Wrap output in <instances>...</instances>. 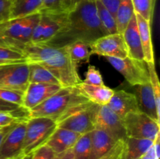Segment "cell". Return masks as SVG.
<instances>
[{"label":"cell","mask_w":160,"mask_h":159,"mask_svg":"<svg viewBox=\"0 0 160 159\" xmlns=\"http://www.w3.org/2000/svg\"><path fill=\"white\" fill-rule=\"evenodd\" d=\"M105 36L102 31L95 0H85L67 12L65 26L59 34L47 44L63 47L75 41L92 44Z\"/></svg>","instance_id":"1"},{"label":"cell","mask_w":160,"mask_h":159,"mask_svg":"<svg viewBox=\"0 0 160 159\" xmlns=\"http://www.w3.org/2000/svg\"><path fill=\"white\" fill-rule=\"evenodd\" d=\"M28 62H34L48 70L62 87H76L81 82L77 64L71 60L66 46L47 43H29L22 50Z\"/></svg>","instance_id":"2"},{"label":"cell","mask_w":160,"mask_h":159,"mask_svg":"<svg viewBox=\"0 0 160 159\" xmlns=\"http://www.w3.org/2000/svg\"><path fill=\"white\" fill-rule=\"evenodd\" d=\"M88 101L76 87H62L42 104L28 111V118L45 117L56 122L72 108Z\"/></svg>","instance_id":"3"},{"label":"cell","mask_w":160,"mask_h":159,"mask_svg":"<svg viewBox=\"0 0 160 159\" xmlns=\"http://www.w3.org/2000/svg\"><path fill=\"white\" fill-rule=\"evenodd\" d=\"M41 14H32L22 18L10 19L0 23V46L21 51L31 43L34 27Z\"/></svg>","instance_id":"4"},{"label":"cell","mask_w":160,"mask_h":159,"mask_svg":"<svg viewBox=\"0 0 160 159\" xmlns=\"http://www.w3.org/2000/svg\"><path fill=\"white\" fill-rule=\"evenodd\" d=\"M100 105L91 101L72 108L58 121L57 127L69 129L80 134L92 132L95 126Z\"/></svg>","instance_id":"5"},{"label":"cell","mask_w":160,"mask_h":159,"mask_svg":"<svg viewBox=\"0 0 160 159\" xmlns=\"http://www.w3.org/2000/svg\"><path fill=\"white\" fill-rule=\"evenodd\" d=\"M57 128L55 120L45 117H31L27 119L23 154H29L45 144Z\"/></svg>","instance_id":"6"},{"label":"cell","mask_w":160,"mask_h":159,"mask_svg":"<svg viewBox=\"0 0 160 159\" xmlns=\"http://www.w3.org/2000/svg\"><path fill=\"white\" fill-rule=\"evenodd\" d=\"M127 137L148 139L154 141L159 135V123L141 111L128 113L123 118Z\"/></svg>","instance_id":"7"},{"label":"cell","mask_w":160,"mask_h":159,"mask_svg":"<svg viewBox=\"0 0 160 159\" xmlns=\"http://www.w3.org/2000/svg\"><path fill=\"white\" fill-rule=\"evenodd\" d=\"M106 59L133 87L150 82L149 72L145 61L138 60L129 56L123 59L112 57H106Z\"/></svg>","instance_id":"8"},{"label":"cell","mask_w":160,"mask_h":159,"mask_svg":"<svg viewBox=\"0 0 160 159\" xmlns=\"http://www.w3.org/2000/svg\"><path fill=\"white\" fill-rule=\"evenodd\" d=\"M38 23L34 27L31 43H48L62 29L67 12H41Z\"/></svg>","instance_id":"9"},{"label":"cell","mask_w":160,"mask_h":159,"mask_svg":"<svg viewBox=\"0 0 160 159\" xmlns=\"http://www.w3.org/2000/svg\"><path fill=\"white\" fill-rule=\"evenodd\" d=\"M28 62L0 65V89L24 92L29 84Z\"/></svg>","instance_id":"10"},{"label":"cell","mask_w":160,"mask_h":159,"mask_svg":"<svg viewBox=\"0 0 160 159\" xmlns=\"http://www.w3.org/2000/svg\"><path fill=\"white\" fill-rule=\"evenodd\" d=\"M91 54L104 57L123 59L128 56V51L122 34L116 33L102 36L90 45Z\"/></svg>","instance_id":"11"},{"label":"cell","mask_w":160,"mask_h":159,"mask_svg":"<svg viewBox=\"0 0 160 159\" xmlns=\"http://www.w3.org/2000/svg\"><path fill=\"white\" fill-rule=\"evenodd\" d=\"M26 123L27 119L18 122L6 134L0 145V159H16L23 155Z\"/></svg>","instance_id":"12"},{"label":"cell","mask_w":160,"mask_h":159,"mask_svg":"<svg viewBox=\"0 0 160 159\" xmlns=\"http://www.w3.org/2000/svg\"><path fill=\"white\" fill-rule=\"evenodd\" d=\"M95 129L104 131L116 141L125 140L127 137L123 119L107 105L100 106Z\"/></svg>","instance_id":"13"},{"label":"cell","mask_w":160,"mask_h":159,"mask_svg":"<svg viewBox=\"0 0 160 159\" xmlns=\"http://www.w3.org/2000/svg\"><path fill=\"white\" fill-rule=\"evenodd\" d=\"M62 87L48 84H29L23 93L22 107L29 111L56 94Z\"/></svg>","instance_id":"14"},{"label":"cell","mask_w":160,"mask_h":159,"mask_svg":"<svg viewBox=\"0 0 160 159\" xmlns=\"http://www.w3.org/2000/svg\"><path fill=\"white\" fill-rule=\"evenodd\" d=\"M134 88L139 111L160 123V110L156 106L150 82L134 86Z\"/></svg>","instance_id":"15"},{"label":"cell","mask_w":160,"mask_h":159,"mask_svg":"<svg viewBox=\"0 0 160 159\" xmlns=\"http://www.w3.org/2000/svg\"><path fill=\"white\" fill-rule=\"evenodd\" d=\"M106 105L123 119L128 113L139 111L134 94L126 90H114L112 98Z\"/></svg>","instance_id":"16"},{"label":"cell","mask_w":160,"mask_h":159,"mask_svg":"<svg viewBox=\"0 0 160 159\" xmlns=\"http://www.w3.org/2000/svg\"><path fill=\"white\" fill-rule=\"evenodd\" d=\"M81 134L69 129L57 127L45 144L48 145L56 154H61L71 149Z\"/></svg>","instance_id":"17"},{"label":"cell","mask_w":160,"mask_h":159,"mask_svg":"<svg viewBox=\"0 0 160 159\" xmlns=\"http://www.w3.org/2000/svg\"><path fill=\"white\" fill-rule=\"evenodd\" d=\"M122 34L128 48V56L138 60L145 61L135 12Z\"/></svg>","instance_id":"18"},{"label":"cell","mask_w":160,"mask_h":159,"mask_svg":"<svg viewBox=\"0 0 160 159\" xmlns=\"http://www.w3.org/2000/svg\"><path fill=\"white\" fill-rule=\"evenodd\" d=\"M80 93L89 101L100 106L106 105L112 98L114 90L106 85L96 86L81 81L76 86Z\"/></svg>","instance_id":"19"},{"label":"cell","mask_w":160,"mask_h":159,"mask_svg":"<svg viewBox=\"0 0 160 159\" xmlns=\"http://www.w3.org/2000/svg\"><path fill=\"white\" fill-rule=\"evenodd\" d=\"M92 137V154L90 159H99L107 154L117 141L104 131L94 129L91 132Z\"/></svg>","instance_id":"20"},{"label":"cell","mask_w":160,"mask_h":159,"mask_svg":"<svg viewBox=\"0 0 160 159\" xmlns=\"http://www.w3.org/2000/svg\"><path fill=\"white\" fill-rule=\"evenodd\" d=\"M138 26L141 43L144 53V59L145 62H155L154 50L151 34V23L144 19L142 16L135 13Z\"/></svg>","instance_id":"21"},{"label":"cell","mask_w":160,"mask_h":159,"mask_svg":"<svg viewBox=\"0 0 160 159\" xmlns=\"http://www.w3.org/2000/svg\"><path fill=\"white\" fill-rule=\"evenodd\" d=\"M42 6V0H11L9 20L40 12Z\"/></svg>","instance_id":"22"},{"label":"cell","mask_w":160,"mask_h":159,"mask_svg":"<svg viewBox=\"0 0 160 159\" xmlns=\"http://www.w3.org/2000/svg\"><path fill=\"white\" fill-rule=\"evenodd\" d=\"M124 159H139L145 155L152 147L153 141L148 139L125 138Z\"/></svg>","instance_id":"23"},{"label":"cell","mask_w":160,"mask_h":159,"mask_svg":"<svg viewBox=\"0 0 160 159\" xmlns=\"http://www.w3.org/2000/svg\"><path fill=\"white\" fill-rule=\"evenodd\" d=\"M28 65L29 84H48L61 86L59 81L45 67L34 62H28Z\"/></svg>","instance_id":"24"},{"label":"cell","mask_w":160,"mask_h":159,"mask_svg":"<svg viewBox=\"0 0 160 159\" xmlns=\"http://www.w3.org/2000/svg\"><path fill=\"white\" fill-rule=\"evenodd\" d=\"M134 14L131 0H120L115 14L117 32L123 34Z\"/></svg>","instance_id":"25"},{"label":"cell","mask_w":160,"mask_h":159,"mask_svg":"<svg viewBox=\"0 0 160 159\" xmlns=\"http://www.w3.org/2000/svg\"><path fill=\"white\" fill-rule=\"evenodd\" d=\"M71 60L78 65L81 62H88L91 56L90 44L82 41H75L66 45Z\"/></svg>","instance_id":"26"},{"label":"cell","mask_w":160,"mask_h":159,"mask_svg":"<svg viewBox=\"0 0 160 159\" xmlns=\"http://www.w3.org/2000/svg\"><path fill=\"white\" fill-rule=\"evenodd\" d=\"M95 4L100 24L105 35L118 33L114 16L98 0H95Z\"/></svg>","instance_id":"27"},{"label":"cell","mask_w":160,"mask_h":159,"mask_svg":"<svg viewBox=\"0 0 160 159\" xmlns=\"http://www.w3.org/2000/svg\"><path fill=\"white\" fill-rule=\"evenodd\" d=\"M74 159H90L92 154L91 132L82 134L72 147Z\"/></svg>","instance_id":"28"},{"label":"cell","mask_w":160,"mask_h":159,"mask_svg":"<svg viewBox=\"0 0 160 159\" xmlns=\"http://www.w3.org/2000/svg\"><path fill=\"white\" fill-rule=\"evenodd\" d=\"M22 62H27V60L21 51L0 46V65Z\"/></svg>","instance_id":"29"},{"label":"cell","mask_w":160,"mask_h":159,"mask_svg":"<svg viewBox=\"0 0 160 159\" xmlns=\"http://www.w3.org/2000/svg\"><path fill=\"white\" fill-rule=\"evenodd\" d=\"M156 0H131L134 12L142 16L151 23L153 15V7Z\"/></svg>","instance_id":"30"},{"label":"cell","mask_w":160,"mask_h":159,"mask_svg":"<svg viewBox=\"0 0 160 159\" xmlns=\"http://www.w3.org/2000/svg\"><path fill=\"white\" fill-rule=\"evenodd\" d=\"M149 72L150 84L152 89L153 94L156 100V106L160 110V84L157 72H156L155 62H146Z\"/></svg>","instance_id":"31"},{"label":"cell","mask_w":160,"mask_h":159,"mask_svg":"<svg viewBox=\"0 0 160 159\" xmlns=\"http://www.w3.org/2000/svg\"><path fill=\"white\" fill-rule=\"evenodd\" d=\"M0 112L2 113H8L12 114L18 118L22 119H28V117L27 115H23V113L28 114V111L23 108L21 106L18 104H12V103L7 102L6 101H3L0 98Z\"/></svg>","instance_id":"32"},{"label":"cell","mask_w":160,"mask_h":159,"mask_svg":"<svg viewBox=\"0 0 160 159\" xmlns=\"http://www.w3.org/2000/svg\"><path fill=\"white\" fill-rule=\"evenodd\" d=\"M23 93L24 92L19 91V90L0 89V98L3 101L12 103V104H18V105L22 107Z\"/></svg>","instance_id":"33"},{"label":"cell","mask_w":160,"mask_h":159,"mask_svg":"<svg viewBox=\"0 0 160 159\" xmlns=\"http://www.w3.org/2000/svg\"><path fill=\"white\" fill-rule=\"evenodd\" d=\"M83 82L88 84H92V85H105L101 73L95 65H89L85 73V79Z\"/></svg>","instance_id":"34"},{"label":"cell","mask_w":160,"mask_h":159,"mask_svg":"<svg viewBox=\"0 0 160 159\" xmlns=\"http://www.w3.org/2000/svg\"><path fill=\"white\" fill-rule=\"evenodd\" d=\"M125 157V140L117 141L115 146L104 156L99 159H124Z\"/></svg>","instance_id":"35"},{"label":"cell","mask_w":160,"mask_h":159,"mask_svg":"<svg viewBox=\"0 0 160 159\" xmlns=\"http://www.w3.org/2000/svg\"><path fill=\"white\" fill-rule=\"evenodd\" d=\"M56 154L46 144L39 147L31 153V159H54Z\"/></svg>","instance_id":"36"},{"label":"cell","mask_w":160,"mask_h":159,"mask_svg":"<svg viewBox=\"0 0 160 159\" xmlns=\"http://www.w3.org/2000/svg\"><path fill=\"white\" fill-rule=\"evenodd\" d=\"M62 0H42V6L40 12H62L61 4Z\"/></svg>","instance_id":"37"},{"label":"cell","mask_w":160,"mask_h":159,"mask_svg":"<svg viewBox=\"0 0 160 159\" xmlns=\"http://www.w3.org/2000/svg\"><path fill=\"white\" fill-rule=\"evenodd\" d=\"M11 0H0V23L9 20Z\"/></svg>","instance_id":"38"},{"label":"cell","mask_w":160,"mask_h":159,"mask_svg":"<svg viewBox=\"0 0 160 159\" xmlns=\"http://www.w3.org/2000/svg\"><path fill=\"white\" fill-rule=\"evenodd\" d=\"M22 118H18V117L15 116V115H12V114L8 113H2L0 112V129L2 128L6 127V126H9L11 124L17 123V122L21 121Z\"/></svg>","instance_id":"39"},{"label":"cell","mask_w":160,"mask_h":159,"mask_svg":"<svg viewBox=\"0 0 160 159\" xmlns=\"http://www.w3.org/2000/svg\"><path fill=\"white\" fill-rule=\"evenodd\" d=\"M115 17L116 12L120 0H98Z\"/></svg>","instance_id":"40"},{"label":"cell","mask_w":160,"mask_h":159,"mask_svg":"<svg viewBox=\"0 0 160 159\" xmlns=\"http://www.w3.org/2000/svg\"><path fill=\"white\" fill-rule=\"evenodd\" d=\"M85 0H62L61 4V10L64 12H68L73 9L77 5Z\"/></svg>","instance_id":"41"},{"label":"cell","mask_w":160,"mask_h":159,"mask_svg":"<svg viewBox=\"0 0 160 159\" xmlns=\"http://www.w3.org/2000/svg\"><path fill=\"white\" fill-rule=\"evenodd\" d=\"M21 121H22V120H21ZM19 122H20V121H19ZM17 123H18V122H17V123H13V124H11V125H9V126H6V127L2 128V129H0V145H1L3 139H4L5 137L6 136V134H7L8 132L10 131V129H12V128L13 127V126H15V125L17 124Z\"/></svg>","instance_id":"42"},{"label":"cell","mask_w":160,"mask_h":159,"mask_svg":"<svg viewBox=\"0 0 160 159\" xmlns=\"http://www.w3.org/2000/svg\"><path fill=\"white\" fill-rule=\"evenodd\" d=\"M60 159H74L72 148L71 149L68 150V151H65V152L62 153V154H61Z\"/></svg>","instance_id":"43"},{"label":"cell","mask_w":160,"mask_h":159,"mask_svg":"<svg viewBox=\"0 0 160 159\" xmlns=\"http://www.w3.org/2000/svg\"><path fill=\"white\" fill-rule=\"evenodd\" d=\"M31 153L29 154H23L20 159H31Z\"/></svg>","instance_id":"44"},{"label":"cell","mask_w":160,"mask_h":159,"mask_svg":"<svg viewBox=\"0 0 160 159\" xmlns=\"http://www.w3.org/2000/svg\"><path fill=\"white\" fill-rule=\"evenodd\" d=\"M54 159H60V154H56V157H54Z\"/></svg>","instance_id":"45"},{"label":"cell","mask_w":160,"mask_h":159,"mask_svg":"<svg viewBox=\"0 0 160 159\" xmlns=\"http://www.w3.org/2000/svg\"><path fill=\"white\" fill-rule=\"evenodd\" d=\"M22 156H23V155H22ZM22 156H20V157H17V158H16V159H20V157H22Z\"/></svg>","instance_id":"46"}]
</instances>
